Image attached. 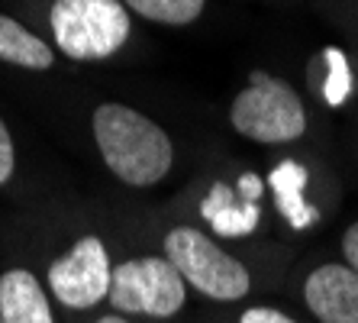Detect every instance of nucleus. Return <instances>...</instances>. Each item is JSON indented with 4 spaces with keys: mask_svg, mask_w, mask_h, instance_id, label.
<instances>
[{
    "mask_svg": "<svg viewBox=\"0 0 358 323\" xmlns=\"http://www.w3.org/2000/svg\"><path fill=\"white\" fill-rule=\"evenodd\" d=\"M0 323H55L39 278L26 268L0 275Z\"/></svg>",
    "mask_w": 358,
    "mask_h": 323,
    "instance_id": "1a4fd4ad",
    "label": "nucleus"
},
{
    "mask_svg": "<svg viewBox=\"0 0 358 323\" xmlns=\"http://www.w3.org/2000/svg\"><path fill=\"white\" fill-rule=\"evenodd\" d=\"M203 4L207 0H126V7H133L139 17L165 26L194 23L203 13Z\"/></svg>",
    "mask_w": 358,
    "mask_h": 323,
    "instance_id": "f8f14e48",
    "label": "nucleus"
},
{
    "mask_svg": "<svg viewBox=\"0 0 358 323\" xmlns=\"http://www.w3.org/2000/svg\"><path fill=\"white\" fill-rule=\"evenodd\" d=\"M165 259L187 284L213 301H239L249 294V272L239 259L194 226H175L165 236Z\"/></svg>",
    "mask_w": 358,
    "mask_h": 323,
    "instance_id": "20e7f679",
    "label": "nucleus"
},
{
    "mask_svg": "<svg viewBox=\"0 0 358 323\" xmlns=\"http://www.w3.org/2000/svg\"><path fill=\"white\" fill-rule=\"evenodd\" d=\"M303 301L320 323H358V272L320 266L303 284Z\"/></svg>",
    "mask_w": 358,
    "mask_h": 323,
    "instance_id": "0eeeda50",
    "label": "nucleus"
},
{
    "mask_svg": "<svg viewBox=\"0 0 358 323\" xmlns=\"http://www.w3.org/2000/svg\"><path fill=\"white\" fill-rule=\"evenodd\" d=\"M97 323H126V320H123V317H120V314H107V317H100Z\"/></svg>",
    "mask_w": 358,
    "mask_h": 323,
    "instance_id": "f3484780",
    "label": "nucleus"
},
{
    "mask_svg": "<svg viewBox=\"0 0 358 323\" xmlns=\"http://www.w3.org/2000/svg\"><path fill=\"white\" fill-rule=\"evenodd\" d=\"M113 268H110L107 246L97 236H84L68 249L62 259L49 266L52 294L71 310H87L110 294Z\"/></svg>",
    "mask_w": 358,
    "mask_h": 323,
    "instance_id": "423d86ee",
    "label": "nucleus"
},
{
    "mask_svg": "<svg viewBox=\"0 0 358 323\" xmlns=\"http://www.w3.org/2000/svg\"><path fill=\"white\" fill-rule=\"evenodd\" d=\"M229 123L252 142H291L307 130V110L291 84L278 81L268 71H252L249 88L233 100Z\"/></svg>",
    "mask_w": 358,
    "mask_h": 323,
    "instance_id": "7ed1b4c3",
    "label": "nucleus"
},
{
    "mask_svg": "<svg viewBox=\"0 0 358 323\" xmlns=\"http://www.w3.org/2000/svg\"><path fill=\"white\" fill-rule=\"evenodd\" d=\"M342 252H345V262H349L352 272H358V224H352L342 236Z\"/></svg>",
    "mask_w": 358,
    "mask_h": 323,
    "instance_id": "dca6fc26",
    "label": "nucleus"
},
{
    "mask_svg": "<svg viewBox=\"0 0 358 323\" xmlns=\"http://www.w3.org/2000/svg\"><path fill=\"white\" fill-rule=\"evenodd\" d=\"M49 26L68 58H107L129 39V13L123 0H55Z\"/></svg>",
    "mask_w": 358,
    "mask_h": 323,
    "instance_id": "f03ea898",
    "label": "nucleus"
},
{
    "mask_svg": "<svg viewBox=\"0 0 358 323\" xmlns=\"http://www.w3.org/2000/svg\"><path fill=\"white\" fill-rule=\"evenodd\" d=\"M107 298L123 314L175 317L187 301V282L165 256H142L113 268Z\"/></svg>",
    "mask_w": 358,
    "mask_h": 323,
    "instance_id": "39448f33",
    "label": "nucleus"
},
{
    "mask_svg": "<svg viewBox=\"0 0 358 323\" xmlns=\"http://www.w3.org/2000/svg\"><path fill=\"white\" fill-rule=\"evenodd\" d=\"M13 165H17V156H13V139H10L7 123L0 120V184L10 181V174H13Z\"/></svg>",
    "mask_w": 358,
    "mask_h": 323,
    "instance_id": "4468645a",
    "label": "nucleus"
},
{
    "mask_svg": "<svg viewBox=\"0 0 358 323\" xmlns=\"http://www.w3.org/2000/svg\"><path fill=\"white\" fill-rule=\"evenodd\" d=\"M94 139L110 172L133 188L159 184L175 162L165 130L126 104H100L94 110Z\"/></svg>",
    "mask_w": 358,
    "mask_h": 323,
    "instance_id": "f257e3e1",
    "label": "nucleus"
},
{
    "mask_svg": "<svg viewBox=\"0 0 358 323\" xmlns=\"http://www.w3.org/2000/svg\"><path fill=\"white\" fill-rule=\"evenodd\" d=\"M0 62H10V65L20 68H33V71H45L52 68L55 55L39 36H33L29 29L0 13Z\"/></svg>",
    "mask_w": 358,
    "mask_h": 323,
    "instance_id": "9b49d317",
    "label": "nucleus"
},
{
    "mask_svg": "<svg viewBox=\"0 0 358 323\" xmlns=\"http://www.w3.org/2000/svg\"><path fill=\"white\" fill-rule=\"evenodd\" d=\"M239 323H297V320H291V317L275 310V307H249Z\"/></svg>",
    "mask_w": 358,
    "mask_h": 323,
    "instance_id": "2eb2a0df",
    "label": "nucleus"
},
{
    "mask_svg": "<svg viewBox=\"0 0 358 323\" xmlns=\"http://www.w3.org/2000/svg\"><path fill=\"white\" fill-rule=\"evenodd\" d=\"M323 58H326V65H329V75H326V84H323V97L329 107H339V104H345L349 88H352L349 62H345L342 49H336V46H329V49L323 52Z\"/></svg>",
    "mask_w": 358,
    "mask_h": 323,
    "instance_id": "ddd939ff",
    "label": "nucleus"
},
{
    "mask_svg": "<svg viewBox=\"0 0 358 323\" xmlns=\"http://www.w3.org/2000/svg\"><path fill=\"white\" fill-rule=\"evenodd\" d=\"M271 188H275V198H278V210L284 214V220L294 226V230H307L310 224H317V210L307 207L303 200V184H307V168L287 158L281 165H275L271 172Z\"/></svg>",
    "mask_w": 358,
    "mask_h": 323,
    "instance_id": "9d476101",
    "label": "nucleus"
},
{
    "mask_svg": "<svg viewBox=\"0 0 358 323\" xmlns=\"http://www.w3.org/2000/svg\"><path fill=\"white\" fill-rule=\"evenodd\" d=\"M259 194L262 181L259 174H242L239 178V198L226 184H213L210 194L200 204V214L207 217V224L220 233V236H245L259 226Z\"/></svg>",
    "mask_w": 358,
    "mask_h": 323,
    "instance_id": "6e6552de",
    "label": "nucleus"
}]
</instances>
